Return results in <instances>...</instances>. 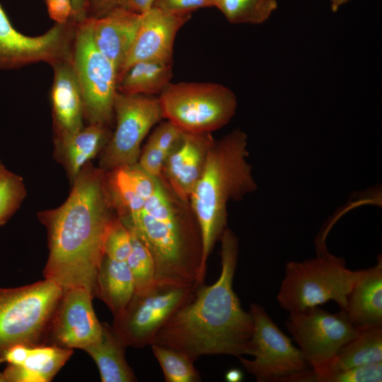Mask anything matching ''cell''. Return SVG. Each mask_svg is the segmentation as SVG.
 Listing matches in <instances>:
<instances>
[{"mask_svg":"<svg viewBox=\"0 0 382 382\" xmlns=\"http://www.w3.org/2000/svg\"><path fill=\"white\" fill-rule=\"evenodd\" d=\"M45 226L49 255L43 276L63 290L82 287L94 297L108 233L119 216L108 171L87 163L71 182L66 200L37 214Z\"/></svg>","mask_w":382,"mask_h":382,"instance_id":"6da1fadb","label":"cell"},{"mask_svg":"<svg viewBox=\"0 0 382 382\" xmlns=\"http://www.w3.org/2000/svg\"><path fill=\"white\" fill-rule=\"evenodd\" d=\"M220 241L219 278L211 285L200 284L164 323L153 342L180 352L192 362L204 355L238 357L251 353L253 318L243 309L233 288L238 238L226 227Z\"/></svg>","mask_w":382,"mask_h":382,"instance_id":"7a4b0ae2","label":"cell"},{"mask_svg":"<svg viewBox=\"0 0 382 382\" xmlns=\"http://www.w3.org/2000/svg\"><path fill=\"white\" fill-rule=\"evenodd\" d=\"M161 180L133 221L122 220L145 244L154 259L158 286L197 289L204 283L202 243L192 211Z\"/></svg>","mask_w":382,"mask_h":382,"instance_id":"3957f363","label":"cell"},{"mask_svg":"<svg viewBox=\"0 0 382 382\" xmlns=\"http://www.w3.org/2000/svg\"><path fill=\"white\" fill-rule=\"evenodd\" d=\"M247 146L248 137L239 129L215 140L189 199L200 230L204 274L209 256L226 228L228 203L241 199L257 187Z\"/></svg>","mask_w":382,"mask_h":382,"instance_id":"277c9868","label":"cell"},{"mask_svg":"<svg viewBox=\"0 0 382 382\" xmlns=\"http://www.w3.org/2000/svg\"><path fill=\"white\" fill-rule=\"evenodd\" d=\"M315 258L290 261L277 294L279 306L289 313L319 306L330 301L345 311L347 299L361 270H351L345 260L318 246Z\"/></svg>","mask_w":382,"mask_h":382,"instance_id":"5b68a950","label":"cell"},{"mask_svg":"<svg viewBox=\"0 0 382 382\" xmlns=\"http://www.w3.org/2000/svg\"><path fill=\"white\" fill-rule=\"evenodd\" d=\"M63 289L45 279L15 288H0V364L17 345H47L50 323Z\"/></svg>","mask_w":382,"mask_h":382,"instance_id":"8992f818","label":"cell"},{"mask_svg":"<svg viewBox=\"0 0 382 382\" xmlns=\"http://www.w3.org/2000/svg\"><path fill=\"white\" fill-rule=\"evenodd\" d=\"M164 119L183 132H212L226 125L236 112L237 98L215 83H170L158 97Z\"/></svg>","mask_w":382,"mask_h":382,"instance_id":"52a82bcc","label":"cell"},{"mask_svg":"<svg viewBox=\"0 0 382 382\" xmlns=\"http://www.w3.org/2000/svg\"><path fill=\"white\" fill-rule=\"evenodd\" d=\"M74 37L71 62L82 96L84 117L89 123L108 126L114 116L117 69L96 46L90 17L76 22Z\"/></svg>","mask_w":382,"mask_h":382,"instance_id":"ba28073f","label":"cell"},{"mask_svg":"<svg viewBox=\"0 0 382 382\" xmlns=\"http://www.w3.org/2000/svg\"><path fill=\"white\" fill-rule=\"evenodd\" d=\"M253 320L248 359L238 357L244 369L258 382H286L291 376L310 369L301 352L284 334L261 306H250Z\"/></svg>","mask_w":382,"mask_h":382,"instance_id":"9c48e42d","label":"cell"},{"mask_svg":"<svg viewBox=\"0 0 382 382\" xmlns=\"http://www.w3.org/2000/svg\"><path fill=\"white\" fill-rule=\"evenodd\" d=\"M115 129L102 150L100 168L110 171L137 163L142 142L163 118L158 98L117 92L114 101Z\"/></svg>","mask_w":382,"mask_h":382,"instance_id":"30bf717a","label":"cell"},{"mask_svg":"<svg viewBox=\"0 0 382 382\" xmlns=\"http://www.w3.org/2000/svg\"><path fill=\"white\" fill-rule=\"evenodd\" d=\"M286 325L311 369L316 372L325 369L358 331L344 311L332 313L319 306L289 313Z\"/></svg>","mask_w":382,"mask_h":382,"instance_id":"8fae6325","label":"cell"},{"mask_svg":"<svg viewBox=\"0 0 382 382\" xmlns=\"http://www.w3.org/2000/svg\"><path fill=\"white\" fill-rule=\"evenodd\" d=\"M197 289L158 286L141 294H134L112 327L127 347L151 345L164 323L192 296Z\"/></svg>","mask_w":382,"mask_h":382,"instance_id":"7c38bea8","label":"cell"},{"mask_svg":"<svg viewBox=\"0 0 382 382\" xmlns=\"http://www.w3.org/2000/svg\"><path fill=\"white\" fill-rule=\"evenodd\" d=\"M74 23L58 24L42 35L28 36L17 30L0 5V69L33 63L50 64L69 57Z\"/></svg>","mask_w":382,"mask_h":382,"instance_id":"4fadbf2b","label":"cell"},{"mask_svg":"<svg viewBox=\"0 0 382 382\" xmlns=\"http://www.w3.org/2000/svg\"><path fill=\"white\" fill-rule=\"evenodd\" d=\"M93 298L82 287L63 290L52 318L47 345L84 350L100 338L102 323L93 308Z\"/></svg>","mask_w":382,"mask_h":382,"instance_id":"5bb4252c","label":"cell"},{"mask_svg":"<svg viewBox=\"0 0 382 382\" xmlns=\"http://www.w3.org/2000/svg\"><path fill=\"white\" fill-rule=\"evenodd\" d=\"M190 17L191 14L168 13L155 6L144 13L136 37L117 80L130 66L140 61L172 64L175 35Z\"/></svg>","mask_w":382,"mask_h":382,"instance_id":"9a60e30c","label":"cell"},{"mask_svg":"<svg viewBox=\"0 0 382 382\" xmlns=\"http://www.w3.org/2000/svg\"><path fill=\"white\" fill-rule=\"evenodd\" d=\"M214 141L210 132H183L166 158L161 180L182 202H189Z\"/></svg>","mask_w":382,"mask_h":382,"instance_id":"2e32d148","label":"cell"},{"mask_svg":"<svg viewBox=\"0 0 382 382\" xmlns=\"http://www.w3.org/2000/svg\"><path fill=\"white\" fill-rule=\"evenodd\" d=\"M142 16L143 13L119 7L104 16L90 17L93 42L114 64L117 76L134 41Z\"/></svg>","mask_w":382,"mask_h":382,"instance_id":"e0dca14e","label":"cell"},{"mask_svg":"<svg viewBox=\"0 0 382 382\" xmlns=\"http://www.w3.org/2000/svg\"><path fill=\"white\" fill-rule=\"evenodd\" d=\"M52 66L54 77L51 102L56 134L78 132L84 127V109L71 54Z\"/></svg>","mask_w":382,"mask_h":382,"instance_id":"ac0fdd59","label":"cell"},{"mask_svg":"<svg viewBox=\"0 0 382 382\" xmlns=\"http://www.w3.org/2000/svg\"><path fill=\"white\" fill-rule=\"evenodd\" d=\"M357 328L382 326V260L362 270L347 299L344 311Z\"/></svg>","mask_w":382,"mask_h":382,"instance_id":"d6986e66","label":"cell"},{"mask_svg":"<svg viewBox=\"0 0 382 382\" xmlns=\"http://www.w3.org/2000/svg\"><path fill=\"white\" fill-rule=\"evenodd\" d=\"M109 139L108 126L97 123H89L74 133L56 134L54 156L65 168L71 183Z\"/></svg>","mask_w":382,"mask_h":382,"instance_id":"ffe728a7","label":"cell"},{"mask_svg":"<svg viewBox=\"0 0 382 382\" xmlns=\"http://www.w3.org/2000/svg\"><path fill=\"white\" fill-rule=\"evenodd\" d=\"M102 323V335L87 347V352L96 364L102 382H134L137 378L125 356L127 347L112 325Z\"/></svg>","mask_w":382,"mask_h":382,"instance_id":"44dd1931","label":"cell"},{"mask_svg":"<svg viewBox=\"0 0 382 382\" xmlns=\"http://www.w3.org/2000/svg\"><path fill=\"white\" fill-rule=\"evenodd\" d=\"M72 354V349L52 345L33 347L22 364H8L4 373L8 382H50Z\"/></svg>","mask_w":382,"mask_h":382,"instance_id":"7402d4cb","label":"cell"},{"mask_svg":"<svg viewBox=\"0 0 382 382\" xmlns=\"http://www.w3.org/2000/svg\"><path fill=\"white\" fill-rule=\"evenodd\" d=\"M134 294V280L127 262L104 255L96 274L94 297L103 301L117 316L125 310Z\"/></svg>","mask_w":382,"mask_h":382,"instance_id":"603a6c76","label":"cell"},{"mask_svg":"<svg viewBox=\"0 0 382 382\" xmlns=\"http://www.w3.org/2000/svg\"><path fill=\"white\" fill-rule=\"evenodd\" d=\"M382 362V326L358 328L357 334L337 352L323 371L315 374L344 370Z\"/></svg>","mask_w":382,"mask_h":382,"instance_id":"cb8c5ba5","label":"cell"},{"mask_svg":"<svg viewBox=\"0 0 382 382\" xmlns=\"http://www.w3.org/2000/svg\"><path fill=\"white\" fill-rule=\"evenodd\" d=\"M172 76V64L140 61L119 77L117 90L124 94L159 95L170 83Z\"/></svg>","mask_w":382,"mask_h":382,"instance_id":"d4e9b609","label":"cell"},{"mask_svg":"<svg viewBox=\"0 0 382 382\" xmlns=\"http://www.w3.org/2000/svg\"><path fill=\"white\" fill-rule=\"evenodd\" d=\"M277 6V0H217L215 7L231 23L260 24Z\"/></svg>","mask_w":382,"mask_h":382,"instance_id":"484cf974","label":"cell"},{"mask_svg":"<svg viewBox=\"0 0 382 382\" xmlns=\"http://www.w3.org/2000/svg\"><path fill=\"white\" fill-rule=\"evenodd\" d=\"M132 250L126 262L131 272L134 294L146 293L157 286L154 259L149 249L132 229Z\"/></svg>","mask_w":382,"mask_h":382,"instance_id":"4316f807","label":"cell"},{"mask_svg":"<svg viewBox=\"0 0 382 382\" xmlns=\"http://www.w3.org/2000/svg\"><path fill=\"white\" fill-rule=\"evenodd\" d=\"M152 352L158 360L166 382H199L201 377L187 357L175 349L153 344Z\"/></svg>","mask_w":382,"mask_h":382,"instance_id":"83f0119b","label":"cell"},{"mask_svg":"<svg viewBox=\"0 0 382 382\" xmlns=\"http://www.w3.org/2000/svg\"><path fill=\"white\" fill-rule=\"evenodd\" d=\"M382 362L344 370L315 374L311 369L299 373L294 382H381Z\"/></svg>","mask_w":382,"mask_h":382,"instance_id":"f1b7e54d","label":"cell"},{"mask_svg":"<svg viewBox=\"0 0 382 382\" xmlns=\"http://www.w3.org/2000/svg\"><path fill=\"white\" fill-rule=\"evenodd\" d=\"M25 197L23 179L7 169L0 160V226L16 213Z\"/></svg>","mask_w":382,"mask_h":382,"instance_id":"f546056e","label":"cell"},{"mask_svg":"<svg viewBox=\"0 0 382 382\" xmlns=\"http://www.w3.org/2000/svg\"><path fill=\"white\" fill-rule=\"evenodd\" d=\"M132 250L129 230L118 216L112 224L104 245L105 255L118 261H126Z\"/></svg>","mask_w":382,"mask_h":382,"instance_id":"4dcf8cb0","label":"cell"},{"mask_svg":"<svg viewBox=\"0 0 382 382\" xmlns=\"http://www.w3.org/2000/svg\"><path fill=\"white\" fill-rule=\"evenodd\" d=\"M183 132L170 121L160 124L151 133L150 139L168 156L180 141Z\"/></svg>","mask_w":382,"mask_h":382,"instance_id":"1f68e13d","label":"cell"},{"mask_svg":"<svg viewBox=\"0 0 382 382\" xmlns=\"http://www.w3.org/2000/svg\"><path fill=\"white\" fill-rule=\"evenodd\" d=\"M153 6L178 14H191L197 9L212 7L208 0H155Z\"/></svg>","mask_w":382,"mask_h":382,"instance_id":"d6a6232c","label":"cell"},{"mask_svg":"<svg viewBox=\"0 0 382 382\" xmlns=\"http://www.w3.org/2000/svg\"><path fill=\"white\" fill-rule=\"evenodd\" d=\"M48 14L58 24L76 21L71 0H45Z\"/></svg>","mask_w":382,"mask_h":382,"instance_id":"836d02e7","label":"cell"},{"mask_svg":"<svg viewBox=\"0 0 382 382\" xmlns=\"http://www.w3.org/2000/svg\"><path fill=\"white\" fill-rule=\"evenodd\" d=\"M88 17H100L112 10L125 7V0H86Z\"/></svg>","mask_w":382,"mask_h":382,"instance_id":"e575fe53","label":"cell"},{"mask_svg":"<svg viewBox=\"0 0 382 382\" xmlns=\"http://www.w3.org/2000/svg\"><path fill=\"white\" fill-rule=\"evenodd\" d=\"M29 347L17 345L11 347L6 354L5 362L11 364H22L28 356Z\"/></svg>","mask_w":382,"mask_h":382,"instance_id":"d590c367","label":"cell"},{"mask_svg":"<svg viewBox=\"0 0 382 382\" xmlns=\"http://www.w3.org/2000/svg\"><path fill=\"white\" fill-rule=\"evenodd\" d=\"M155 0H125L126 8L138 13H144L149 11Z\"/></svg>","mask_w":382,"mask_h":382,"instance_id":"8d00e7d4","label":"cell"},{"mask_svg":"<svg viewBox=\"0 0 382 382\" xmlns=\"http://www.w3.org/2000/svg\"><path fill=\"white\" fill-rule=\"evenodd\" d=\"M75 11L76 21H81L88 16L86 0H71Z\"/></svg>","mask_w":382,"mask_h":382,"instance_id":"74e56055","label":"cell"},{"mask_svg":"<svg viewBox=\"0 0 382 382\" xmlns=\"http://www.w3.org/2000/svg\"><path fill=\"white\" fill-rule=\"evenodd\" d=\"M242 372L237 369H231L225 374V379L228 382H240L243 380Z\"/></svg>","mask_w":382,"mask_h":382,"instance_id":"f35d334b","label":"cell"},{"mask_svg":"<svg viewBox=\"0 0 382 382\" xmlns=\"http://www.w3.org/2000/svg\"><path fill=\"white\" fill-rule=\"evenodd\" d=\"M330 2L331 9L333 12H336L339 8L350 0H329Z\"/></svg>","mask_w":382,"mask_h":382,"instance_id":"ab89813d","label":"cell"},{"mask_svg":"<svg viewBox=\"0 0 382 382\" xmlns=\"http://www.w3.org/2000/svg\"><path fill=\"white\" fill-rule=\"evenodd\" d=\"M0 382H8L7 378L4 372L0 373Z\"/></svg>","mask_w":382,"mask_h":382,"instance_id":"60d3db41","label":"cell"},{"mask_svg":"<svg viewBox=\"0 0 382 382\" xmlns=\"http://www.w3.org/2000/svg\"><path fill=\"white\" fill-rule=\"evenodd\" d=\"M212 6H214L215 7V5L216 4V1L217 0H208Z\"/></svg>","mask_w":382,"mask_h":382,"instance_id":"b9f144b4","label":"cell"}]
</instances>
